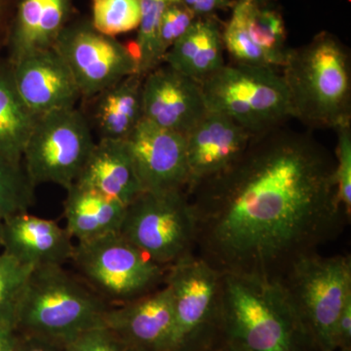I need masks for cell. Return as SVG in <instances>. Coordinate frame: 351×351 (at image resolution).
Here are the masks:
<instances>
[{
	"label": "cell",
	"mask_w": 351,
	"mask_h": 351,
	"mask_svg": "<svg viewBox=\"0 0 351 351\" xmlns=\"http://www.w3.org/2000/svg\"><path fill=\"white\" fill-rule=\"evenodd\" d=\"M9 9H10V0H0V36L6 29L8 24Z\"/></svg>",
	"instance_id": "obj_36"
},
{
	"label": "cell",
	"mask_w": 351,
	"mask_h": 351,
	"mask_svg": "<svg viewBox=\"0 0 351 351\" xmlns=\"http://www.w3.org/2000/svg\"><path fill=\"white\" fill-rule=\"evenodd\" d=\"M219 335L232 351H317L279 279L223 274Z\"/></svg>",
	"instance_id": "obj_2"
},
{
	"label": "cell",
	"mask_w": 351,
	"mask_h": 351,
	"mask_svg": "<svg viewBox=\"0 0 351 351\" xmlns=\"http://www.w3.org/2000/svg\"><path fill=\"white\" fill-rule=\"evenodd\" d=\"M337 149L335 156V178L339 203L348 219L351 214V125L336 130Z\"/></svg>",
	"instance_id": "obj_31"
},
{
	"label": "cell",
	"mask_w": 351,
	"mask_h": 351,
	"mask_svg": "<svg viewBox=\"0 0 351 351\" xmlns=\"http://www.w3.org/2000/svg\"><path fill=\"white\" fill-rule=\"evenodd\" d=\"M120 233L164 267L195 253L196 221L188 193H141L127 206Z\"/></svg>",
	"instance_id": "obj_8"
},
{
	"label": "cell",
	"mask_w": 351,
	"mask_h": 351,
	"mask_svg": "<svg viewBox=\"0 0 351 351\" xmlns=\"http://www.w3.org/2000/svg\"><path fill=\"white\" fill-rule=\"evenodd\" d=\"M96 144L88 119L75 107L39 117L25 145L22 162L34 186L75 184Z\"/></svg>",
	"instance_id": "obj_9"
},
{
	"label": "cell",
	"mask_w": 351,
	"mask_h": 351,
	"mask_svg": "<svg viewBox=\"0 0 351 351\" xmlns=\"http://www.w3.org/2000/svg\"><path fill=\"white\" fill-rule=\"evenodd\" d=\"M73 75L80 97L93 99L108 87L137 73L136 54L90 22L66 25L54 45Z\"/></svg>",
	"instance_id": "obj_11"
},
{
	"label": "cell",
	"mask_w": 351,
	"mask_h": 351,
	"mask_svg": "<svg viewBox=\"0 0 351 351\" xmlns=\"http://www.w3.org/2000/svg\"><path fill=\"white\" fill-rule=\"evenodd\" d=\"M223 274L195 253L171 265L164 285L174 313L172 351H198L219 334Z\"/></svg>",
	"instance_id": "obj_10"
},
{
	"label": "cell",
	"mask_w": 351,
	"mask_h": 351,
	"mask_svg": "<svg viewBox=\"0 0 351 351\" xmlns=\"http://www.w3.org/2000/svg\"><path fill=\"white\" fill-rule=\"evenodd\" d=\"M254 136L232 119L209 112L186 136L189 182L186 193L218 175L244 154Z\"/></svg>",
	"instance_id": "obj_16"
},
{
	"label": "cell",
	"mask_w": 351,
	"mask_h": 351,
	"mask_svg": "<svg viewBox=\"0 0 351 351\" xmlns=\"http://www.w3.org/2000/svg\"><path fill=\"white\" fill-rule=\"evenodd\" d=\"M143 80L127 76L97 95L93 119L101 138L126 140L144 119Z\"/></svg>",
	"instance_id": "obj_22"
},
{
	"label": "cell",
	"mask_w": 351,
	"mask_h": 351,
	"mask_svg": "<svg viewBox=\"0 0 351 351\" xmlns=\"http://www.w3.org/2000/svg\"><path fill=\"white\" fill-rule=\"evenodd\" d=\"M184 5L188 7L196 17L214 16L219 9L232 6L230 0H181Z\"/></svg>",
	"instance_id": "obj_34"
},
{
	"label": "cell",
	"mask_w": 351,
	"mask_h": 351,
	"mask_svg": "<svg viewBox=\"0 0 351 351\" xmlns=\"http://www.w3.org/2000/svg\"><path fill=\"white\" fill-rule=\"evenodd\" d=\"M16 89L36 117L75 107L80 97L73 75L54 48L11 64Z\"/></svg>",
	"instance_id": "obj_15"
},
{
	"label": "cell",
	"mask_w": 351,
	"mask_h": 351,
	"mask_svg": "<svg viewBox=\"0 0 351 351\" xmlns=\"http://www.w3.org/2000/svg\"><path fill=\"white\" fill-rule=\"evenodd\" d=\"M125 141L144 193L186 191V136L143 119Z\"/></svg>",
	"instance_id": "obj_12"
},
{
	"label": "cell",
	"mask_w": 351,
	"mask_h": 351,
	"mask_svg": "<svg viewBox=\"0 0 351 351\" xmlns=\"http://www.w3.org/2000/svg\"><path fill=\"white\" fill-rule=\"evenodd\" d=\"M75 184L125 206L144 193L125 140L97 142Z\"/></svg>",
	"instance_id": "obj_19"
},
{
	"label": "cell",
	"mask_w": 351,
	"mask_h": 351,
	"mask_svg": "<svg viewBox=\"0 0 351 351\" xmlns=\"http://www.w3.org/2000/svg\"><path fill=\"white\" fill-rule=\"evenodd\" d=\"M38 119L16 89L11 64L0 63V158L22 166L25 145Z\"/></svg>",
	"instance_id": "obj_23"
},
{
	"label": "cell",
	"mask_w": 351,
	"mask_h": 351,
	"mask_svg": "<svg viewBox=\"0 0 351 351\" xmlns=\"http://www.w3.org/2000/svg\"><path fill=\"white\" fill-rule=\"evenodd\" d=\"M350 55L338 38L322 32L306 45L290 48L281 75L293 119L311 128L351 124Z\"/></svg>",
	"instance_id": "obj_3"
},
{
	"label": "cell",
	"mask_w": 351,
	"mask_h": 351,
	"mask_svg": "<svg viewBox=\"0 0 351 351\" xmlns=\"http://www.w3.org/2000/svg\"><path fill=\"white\" fill-rule=\"evenodd\" d=\"M73 0H17L7 29L9 63L54 47L68 25Z\"/></svg>",
	"instance_id": "obj_18"
},
{
	"label": "cell",
	"mask_w": 351,
	"mask_h": 351,
	"mask_svg": "<svg viewBox=\"0 0 351 351\" xmlns=\"http://www.w3.org/2000/svg\"><path fill=\"white\" fill-rule=\"evenodd\" d=\"M104 326L137 351H172L174 313L169 290L163 285L134 301L110 306Z\"/></svg>",
	"instance_id": "obj_14"
},
{
	"label": "cell",
	"mask_w": 351,
	"mask_h": 351,
	"mask_svg": "<svg viewBox=\"0 0 351 351\" xmlns=\"http://www.w3.org/2000/svg\"><path fill=\"white\" fill-rule=\"evenodd\" d=\"M2 228H3V219L0 217V249H1Z\"/></svg>",
	"instance_id": "obj_39"
},
{
	"label": "cell",
	"mask_w": 351,
	"mask_h": 351,
	"mask_svg": "<svg viewBox=\"0 0 351 351\" xmlns=\"http://www.w3.org/2000/svg\"><path fill=\"white\" fill-rule=\"evenodd\" d=\"M64 346L66 351H137L104 325L82 332Z\"/></svg>",
	"instance_id": "obj_32"
},
{
	"label": "cell",
	"mask_w": 351,
	"mask_h": 351,
	"mask_svg": "<svg viewBox=\"0 0 351 351\" xmlns=\"http://www.w3.org/2000/svg\"><path fill=\"white\" fill-rule=\"evenodd\" d=\"M66 191L64 228L76 242L120 232L125 216V205L76 184Z\"/></svg>",
	"instance_id": "obj_21"
},
{
	"label": "cell",
	"mask_w": 351,
	"mask_h": 351,
	"mask_svg": "<svg viewBox=\"0 0 351 351\" xmlns=\"http://www.w3.org/2000/svg\"><path fill=\"white\" fill-rule=\"evenodd\" d=\"M34 186L22 166L0 158V217L2 219L25 213L34 202Z\"/></svg>",
	"instance_id": "obj_27"
},
{
	"label": "cell",
	"mask_w": 351,
	"mask_h": 351,
	"mask_svg": "<svg viewBox=\"0 0 351 351\" xmlns=\"http://www.w3.org/2000/svg\"><path fill=\"white\" fill-rule=\"evenodd\" d=\"M71 262L83 282L110 306L162 287L169 269L154 262L120 232L76 242Z\"/></svg>",
	"instance_id": "obj_7"
},
{
	"label": "cell",
	"mask_w": 351,
	"mask_h": 351,
	"mask_svg": "<svg viewBox=\"0 0 351 351\" xmlns=\"http://www.w3.org/2000/svg\"><path fill=\"white\" fill-rule=\"evenodd\" d=\"M335 350H351V298L339 314L332 332Z\"/></svg>",
	"instance_id": "obj_33"
},
{
	"label": "cell",
	"mask_w": 351,
	"mask_h": 351,
	"mask_svg": "<svg viewBox=\"0 0 351 351\" xmlns=\"http://www.w3.org/2000/svg\"><path fill=\"white\" fill-rule=\"evenodd\" d=\"M110 306L78 276L61 265L32 270L15 311V330L66 346L91 328L104 325Z\"/></svg>",
	"instance_id": "obj_4"
},
{
	"label": "cell",
	"mask_w": 351,
	"mask_h": 351,
	"mask_svg": "<svg viewBox=\"0 0 351 351\" xmlns=\"http://www.w3.org/2000/svg\"><path fill=\"white\" fill-rule=\"evenodd\" d=\"M73 240L66 228L56 221L27 212L3 219L2 251L34 269L63 267L73 257Z\"/></svg>",
	"instance_id": "obj_17"
},
{
	"label": "cell",
	"mask_w": 351,
	"mask_h": 351,
	"mask_svg": "<svg viewBox=\"0 0 351 351\" xmlns=\"http://www.w3.org/2000/svg\"><path fill=\"white\" fill-rule=\"evenodd\" d=\"M196 18L195 14L181 1L174 2L167 7L157 36V58L161 64L168 51L186 34Z\"/></svg>",
	"instance_id": "obj_30"
},
{
	"label": "cell",
	"mask_w": 351,
	"mask_h": 351,
	"mask_svg": "<svg viewBox=\"0 0 351 351\" xmlns=\"http://www.w3.org/2000/svg\"><path fill=\"white\" fill-rule=\"evenodd\" d=\"M12 328H15L14 321H5V322L0 323V341H1V339L5 336L6 332H8L9 330L12 329Z\"/></svg>",
	"instance_id": "obj_38"
},
{
	"label": "cell",
	"mask_w": 351,
	"mask_h": 351,
	"mask_svg": "<svg viewBox=\"0 0 351 351\" xmlns=\"http://www.w3.org/2000/svg\"><path fill=\"white\" fill-rule=\"evenodd\" d=\"M233 13L243 23L249 36L265 53L272 68L281 71L290 48L285 22L276 0H239Z\"/></svg>",
	"instance_id": "obj_24"
},
{
	"label": "cell",
	"mask_w": 351,
	"mask_h": 351,
	"mask_svg": "<svg viewBox=\"0 0 351 351\" xmlns=\"http://www.w3.org/2000/svg\"><path fill=\"white\" fill-rule=\"evenodd\" d=\"M337 351H351V350H337Z\"/></svg>",
	"instance_id": "obj_40"
},
{
	"label": "cell",
	"mask_w": 351,
	"mask_h": 351,
	"mask_svg": "<svg viewBox=\"0 0 351 351\" xmlns=\"http://www.w3.org/2000/svg\"><path fill=\"white\" fill-rule=\"evenodd\" d=\"M141 0H92L91 25L96 31L114 38L138 29Z\"/></svg>",
	"instance_id": "obj_26"
},
{
	"label": "cell",
	"mask_w": 351,
	"mask_h": 351,
	"mask_svg": "<svg viewBox=\"0 0 351 351\" xmlns=\"http://www.w3.org/2000/svg\"><path fill=\"white\" fill-rule=\"evenodd\" d=\"M335 164L308 133L282 125L254 136L230 167L188 193L196 255L221 274L280 278L348 219Z\"/></svg>",
	"instance_id": "obj_1"
},
{
	"label": "cell",
	"mask_w": 351,
	"mask_h": 351,
	"mask_svg": "<svg viewBox=\"0 0 351 351\" xmlns=\"http://www.w3.org/2000/svg\"><path fill=\"white\" fill-rule=\"evenodd\" d=\"M201 86L208 112L226 115L253 136L293 119L287 87L279 69L225 64Z\"/></svg>",
	"instance_id": "obj_5"
},
{
	"label": "cell",
	"mask_w": 351,
	"mask_h": 351,
	"mask_svg": "<svg viewBox=\"0 0 351 351\" xmlns=\"http://www.w3.org/2000/svg\"><path fill=\"white\" fill-rule=\"evenodd\" d=\"M181 0H141V22L136 39L137 75L145 77L161 66L157 58V36L167 7Z\"/></svg>",
	"instance_id": "obj_25"
},
{
	"label": "cell",
	"mask_w": 351,
	"mask_h": 351,
	"mask_svg": "<svg viewBox=\"0 0 351 351\" xmlns=\"http://www.w3.org/2000/svg\"><path fill=\"white\" fill-rule=\"evenodd\" d=\"M221 29L215 16L196 18L168 51L163 64L202 83L225 66Z\"/></svg>",
	"instance_id": "obj_20"
},
{
	"label": "cell",
	"mask_w": 351,
	"mask_h": 351,
	"mask_svg": "<svg viewBox=\"0 0 351 351\" xmlns=\"http://www.w3.org/2000/svg\"><path fill=\"white\" fill-rule=\"evenodd\" d=\"M144 119L188 136L206 117L201 83L162 64L143 80Z\"/></svg>",
	"instance_id": "obj_13"
},
{
	"label": "cell",
	"mask_w": 351,
	"mask_h": 351,
	"mask_svg": "<svg viewBox=\"0 0 351 351\" xmlns=\"http://www.w3.org/2000/svg\"><path fill=\"white\" fill-rule=\"evenodd\" d=\"M17 351H66V346L49 339L19 334Z\"/></svg>",
	"instance_id": "obj_35"
},
{
	"label": "cell",
	"mask_w": 351,
	"mask_h": 351,
	"mask_svg": "<svg viewBox=\"0 0 351 351\" xmlns=\"http://www.w3.org/2000/svg\"><path fill=\"white\" fill-rule=\"evenodd\" d=\"M198 351H232V348H230L225 341L221 339V337H219V335L218 334V336L216 337L213 339V341H211V343H209V345H207L206 346H204V348H201L200 350Z\"/></svg>",
	"instance_id": "obj_37"
},
{
	"label": "cell",
	"mask_w": 351,
	"mask_h": 351,
	"mask_svg": "<svg viewBox=\"0 0 351 351\" xmlns=\"http://www.w3.org/2000/svg\"><path fill=\"white\" fill-rule=\"evenodd\" d=\"M32 267L0 252V323L15 320V311Z\"/></svg>",
	"instance_id": "obj_28"
},
{
	"label": "cell",
	"mask_w": 351,
	"mask_h": 351,
	"mask_svg": "<svg viewBox=\"0 0 351 351\" xmlns=\"http://www.w3.org/2000/svg\"><path fill=\"white\" fill-rule=\"evenodd\" d=\"M221 36L223 48L232 58L233 63L272 68L265 53L252 40L237 14L232 12L230 22L221 31Z\"/></svg>",
	"instance_id": "obj_29"
},
{
	"label": "cell",
	"mask_w": 351,
	"mask_h": 351,
	"mask_svg": "<svg viewBox=\"0 0 351 351\" xmlns=\"http://www.w3.org/2000/svg\"><path fill=\"white\" fill-rule=\"evenodd\" d=\"M279 280L316 350L336 351L335 324L351 298L350 256L307 254L295 260Z\"/></svg>",
	"instance_id": "obj_6"
}]
</instances>
